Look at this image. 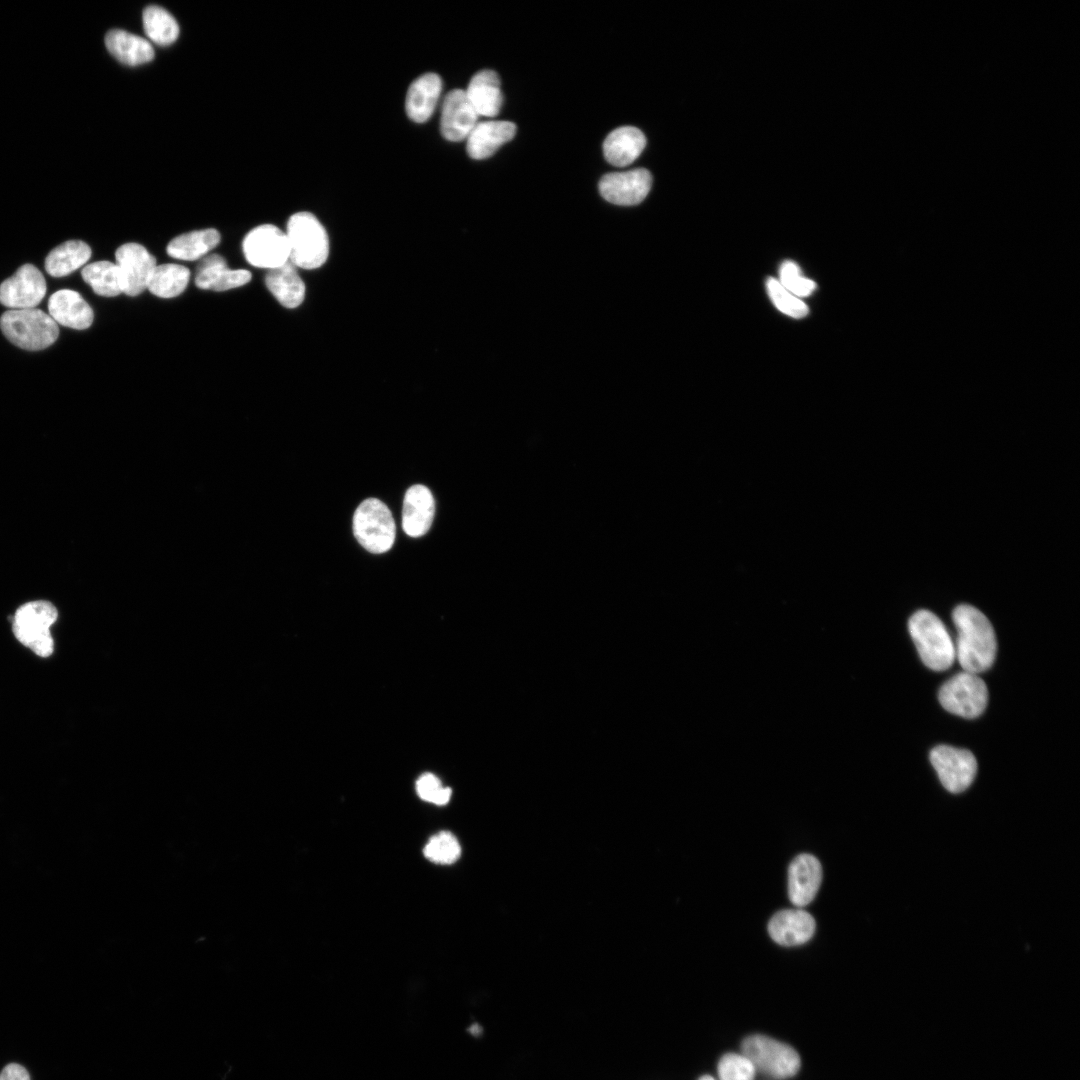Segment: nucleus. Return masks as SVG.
<instances>
[{
  "label": "nucleus",
  "instance_id": "f257e3e1",
  "mask_svg": "<svg viewBox=\"0 0 1080 1080\" xmlns=\"http://www.w3.org/2000/svg\"><path fill=\"white\" fill-rule=\"evenodd\" d=\"M957 629L955 655L966 672L989 669L996 656L997 642L988 618L977 608L961 604L952 614Z\"/></svg>",
  "mask_w": 1080,
  "mask_h": 1080
},
{
  "label": "nucleus",
  "instance_id": "f03ea898",
  "mask_svg": "<svg viewBox=\"0 0 1080 1080\" xmlns=\"http://www.w3.org/2000/svg\"><path fill=\"white\" fill-rule=\"evenodd\" d=\"M289 261L296 267L313 270L321 267L329 255V238L315 215L302 211L290 216L286 226Z\"/></svg>",
  "mask_w": 1080,
  "mask_h": 1080
},
{
  "label": "nucleus",
  "instance_id": "7ed1b4c3",
  "mask_svg": "<svg viewBox=\"0 0 1080 1080\" xmlns=\"http://www.w3.org/2000/svg\"><path fill=\"white\" fill-rule=\"evenodd\" d=\"M910 635L923 663L932 670L948 669L955 658V648L943 622L928 610L915 612L908 621Z\"/></svg>",
  "mask_w": 1080,
  "mask_h": 1080
},
{
  "label": "nucleus",
  "instance_id": "20e7f679",
  "mask_svg": "<svg viewBox=\"0 0 1080 1080\" xmlns=\"http://www.w3.org/2000/svg\"><path fill=\"white\" fill-rule=\"evenodd\" d=\"M6 338L25 350H42L58 338L59 328L52 317L37 308L10 309L0 318Z\"/></svg>",
  "mask_w": 1080,
  "mask_h": 1080
},
{
  "label": "nucleus",
  "instance_id": "39448f33",
  "mask_svg": "<svg viewBox=\"0 0 1080 1080\" xmlns=\"http://www.w3.org/2000/svg\"><path fill=\"white\" fill-rule=\"evenodd\" d=\"M57 617V609L52 603L44 600L27 602L15 612L12 630L20 643L40 657H48L54 650L50 627Z\"/></svg>",
  "mask_w": 1080,
  "mask_h": 1080
},
{
  "label": "nucleus",
  "instance_id": "423d86ee",
  "mask_svg": "<svg viewBox=\"0 0 1080 1080\" xmlns=\"http://www.w3.org/2000/svg\"><path fill=\"white\" fill-rule=\"evenodd\" d=\"M353 532L366 550L384 553L394 543L396 527L389 508L376 498H368L354 513Z\"/></svg>",
  "mask_w": 1080,
  "mask_h": 1080
},
{
  "label": "nucleus",
  "instance_id": "0eeeda50",
  "mask_svg": "<svg viewBox=\"0 0 1080 1080\" xmlns=\"http://www.w3.org/2000/svg\"><path fill=\"white\" fill-rule=\"evenodd\" d=\"M741 1050L756 1070L776 1079L793 1077L801 1066L800 1056L793 1047L765 1035L745 1038Z\"/></svg>",
  "mask_w": 1080,
  "mask_h": 1080
},
{
  "label": "nucleus",
  "instance_id": "6e6552de",
  "mask_svg": "<svg viewBox=\"0 0 1080 1080\" xmlns=\"http://www.w3.org/2000/svg\"><path fill=\"white\" fill-rule=\"evenodd\" d=\"M938 699L948 712L964 718H976L986 708L988 690L980 677L964 671L955 674L941 686Z\"/></svg>",
  "mask_w": 1080,
  "mask_h": 1080
},
{
  "label": "nucleus",
  "instance_id": "1a4fd4ad",
  "mask_svg": "<svg viewBox=\"0 0 1080 1080\" xmlns=\"http://www.w3.org/2000/svg\"><path fill=\"white\" fill-rule=\"evenodd\" d=\"M246 261L254 267L273 269L289 261L286 233L273 224H261L250 230L242 241Z\"/></svg>",
  "mask_w": 1080,
  "mask_h": 1080
},
{
  "label": "nucleus",
  "instance_id": "9d476101",
  "mask_svg": "<svg viewBox=\"0 0 1080 1080\" xmlns=\"http://www.w3.org/2000/svg\"><path fill=\"white\" fill-rule=\"evenodd\" d=\"M930 761L942 785L952 793L966 790L977 772L976 758L966 749L939 745L931 750Z\"/></svg>",
  "mask_w": 1080,
  "mask_h": 1080
},
{
  "label": "nucleus",
  "instance_id": "9b49d317",
  "mask_svg": "<svg viewBox=\"0 0 1080 1080\" xmlns=\"http://www.w3.org/2000/svg\"><path fill=\"white\" fill-rule=\"evenodd\" d=\"M45 294V278L32 264H24L0 285V303L10 309L35 308Z\"/></svg>",
  "mask_w": 1080,
  "mask_h": 1080
},
{
  "label": "nucleus",
  "instance_id": "f8f14e48",
  "mask_svg": "<svg viewBox=\"0 0 1080 1080\" xmlns=\"http://www.w3.org/2000/svg\"><path fill=\"white\" fill-rule=\"evenodd\" d=\"M115 259L122 277L124 294L138 296L147 289L157 263L144 246L134 242L123 244L116 250Z\"/></svg>",
  "mask_w": 1080,
  "mask_h": 1080
},
{
  "label": "nucleus",
  "instance_id": "ddd939ff",
  "mask_svg": "<svg viewBox=\"0 0 1080 1080\" xmlns=\"http://www.w3.org/2000/svg\"><path fill=\"white\" fill-rule=\"evenodd\" d=\"M651 185L650 172L644 168H636L604 175L599 182V191L610 203L631 206L645 199Z\"/></svg>",
  "mask_w": 1080,
  "mask_h": 1080
},
{
  "label": "nucleus",
  "instance_id": "4468645a",
  "mask_svg": "<svg viewBox=\"0 0 1080 1080\" xmlns=\"http://www.w3.org/2000/svg\"><path fill=\"white\" fill-rule=\"evenodd\" d=\"M474 110L463 89L451 90L444 98L440 129L443 137L451 142L466 140L478 123Z\"/></svg>",
  "mask_w": 1080,
  "mask_h": 1080
},
{
  "label": "nucleus",
  "instance_id": "2eb2a0df",
  "mask_svg": "<svg viewBox=\"0 0 1080 1080\" xmlns=\"http://www.w3.org/2000/svg\"><path fill=\"white\" fill-rule=\"evenodd\" d=\"M822 881V867L816 857L800 854L788 869V895L795 906H805L816 896Z\"/></svg>",
  "mask_w": 1080,
  "mask_h": 1080
},
{
  "label": "nucleus",
  "instance_id": "dca6fc26",
  "mask_svg": "<svg viewBox=\"0 0 1080 1080\" xmlns=\"http://www.w3.org/2000/svg\"><path fill=\"white\" fill-rule=\"evenodd\" d=\"M251 277L248 270L230 269L221 255L211 254L197 266L195 285L200 289L221 292L241 287L250 282Z\"/></svg>",
  "mask_w": 1080,
  "mask_h": 1080
},
{
  "label": "nucleus",
  "instance_id": "f3484780",
  "mask_svg": "<svg viewBox=\"0 0 1080 1080\" xmlns=\"http://www.w3.org/2000/svg\"><path fill=\"white\" fill-rule=\"evenodd\" d=\"M816 923L812 915L800 909L777 912L769 921L771 938L782 946H795L809 941L815 933Z\"/></svg>",
  "mask_w": 1080,
  "mask_h": 1080
},
{
  "label": "nucleus",
  "instance_id": "a211bd4d",
  "mask_svg": "<svg viewBox=\"0 0 1080 1080\" xmlns=\"http://www.w3.org/2000/svg\"><path fill=\"white\" fill-rule=\"evenodd\" d=\"M435 502L431 491L424 485H413L406 491L403 501L402 527L410 537L427 533L433 521Z\"/></svg>",
  "mask_w": 1080,
  "mask_h": 1080
},
{
  "label": "nucleus",
  "instance_id": "6ab92c4d",
  "mask_svg": "<svg viewBox=\"0 0 1080 1080\" xmlns=\"http://www.w3.org/2000/svg\"><path fill=\"white\" fill-rule=\"evenodd\" d=\"M515 134L516 125L510 121L478 122L466 138L467 153L475 160L486 159L504 143L513 139Z\"/></svg>",
  "mask_w": 1080,
  "mask_h": 1080
},
{
  "label": "nucleus",
  "instance_id": "aec40b11",
  "mask_svg": "<svg viewBox=\"0 0 1080 1080\" xmlns=\"http://www.w3.org/2000/svg\"><path fill=\"white\" fill-rule=\"evenodd\" d=\"M48 311L56 323L77 330L89 328L94 319L90 305L78 292L70 289L53 293L48 301Z\"/></svg>",
  "mask_w": 1080,
  "mask_h": 1080
},
{
  "label": "nucleus",
  "instance_id": "412c9836",
  "mask_svg": "<svg viewBox=\"0 0 1080 1080\" xmlns=\"http://www.w3.org/2000/svg\"><path fill=\"white\" fill-rule=\"evenodd\" d=\"M442 91V80L429 72L416 78L409 86L405 109L408 117L417 123L427 121L433 114Z\"/></svg>",
  "mask_w": 1080,
  "mask_h": 1080
},
{
  "label": "nucleus",
  "instance_id": "4be33fe9",
  "mask_svg": "<svg viewBox=\"0 0 1080 1080\" xmlns=\"http://www.w3.org/2000/svg\"><path fill=\"white\" fill-rule=\"evenodd\" d=\"M478 116H496L503 103L500 78L493 70L478 71L464 90Z\"/></svg>",
  "mask_w": 1080,
  "mask_h": 1080
},
{
  "label": "nucleus",
  "instance_id": "5701e85b",
  "mask_svg": "<svg viewBox=\"0 0 1080 1080\" xmlns=\"http://www.w3.org/2000/svg\"><path fill=\"white\" fill-rule=\"evenodd\" d=\"M646 145L645 135L632 126L613 130L603 143L605 159L613 166L624 167L634 162Z\"/></svg>",
  "mask_w": 1080,
  "mask_h": 1080
},
{
  "label": "nucleus",
  "instance_id": "b1692460",
  "mask_svg": "<svg viewBox=\"0 0 1080 1080\" xmlns=\"http://www.w3.org/2000/svg\"><path fill=\"white\" fill-rule=\"evenodd\" d=\"M265 284L275 299L285 308L294 309L304 301L305 284L297 267L290 261L267 270Z\"/></svg>",
  "mask_w": 1080,
  "mask_h": 1080
},
{
  "label": "nucleus",
  "instance_id": "393cba45",
  "mask_svg": "<svg viewBox=\"0 0 1080 1080\" xmlns=\"http://www.w3.org/2000/svg\"><path fill=\"white\" fill-rule=\"evenodd\" d=\"M105 45L119 62L130 66L150 62L155 55L150 41L121 29L109 30Z\"/></svg>",
  "mask_w": 1080,
  "mask_h": 1080
},
{
  "label": "nucleus",
  "instance_id": "a878e982",
  "mask_svg": "<svg viewBox=\"0 0 1080 1080\" xmlns=\"http://www.w3.org/2000/svg\"><path fill=\"white\" fill-rule=\"evenodd\" d=\"M220 239V233L216 229L195 230L173 238L168 243L166 252L175 259L194 261L214 249Z\"/></svg>",
  "mask_w": 1080,
  "mask_h": 1080
},
{
  "label": "nucleus",
  "instance_id": "bb28decb",
  "mask_svg": "<svg viewBox=\"0 0 1080 1080\" xmlns=\"http://www.w3.org/2000/svg\"><path fill=\"white\" fill-rule=\"evenodd\" d=\"M91 248L81 240H69L54 248L45 259V269L52 277L67 276L83 266Z\"/></svg>",
  "mask_w": 1080,
  "mask_h": 1080
},
{
  "label": "nucleus",
  "instance_id": "cd10ccee",
  "mask_svg": "<svg viewBox=\"0 0 1080 1080\" xmlns=\"http://www.w3.org/2000/svg\"><path fill=\"white\" fill-rule=\"evenodd\" d=\"M189 279L190 271L185 266L164 263L155 267L147 289L157 297L173 298L186 289Z\"/></svg>",
  "mask_w": 1080,
  "mask_h": 1080
},
{
  "label": "nucleus",
  "instance_id": "c85d7f7f",
  "mask_svg": "<svg viewBox=\"0 0 1080 1080\" xmlns=\"http://www.w3.org/2000/svg\"><path fill=\"white\" fill-rule=\"evenodd\" d=\"M83 280L93 291L105 297L123 293V281L116 263L98 261L86 265L81 272Z\"/></svg>",
  "mask_w": 1080,
  "mask_h": 1080
},
{
  "label": "nucleus",
  "instance_id": "c756f323",
  "mask_svg": "<svg viewBox=\"0 0 1080 1080\" xmlns=\"http://www.w3.org/2000/svg\"><path fill=\"white\" fill-rule=\"evenodd\" d=\"M142 20L144 31L153 43L166 46L178 38L179 25L172 14L163 7L147 6L143 11Z\"/></svg>",
  "mask_w": 1080,
  "mask_h": 1080
},
{
  "label": "nucleus",
  "instance_id": "7c9ffc66",
  "mask_svg": "<svg viewBox=\"0 0 1080 1080\" xmlns=\"http://www.w3.org/2000/svg\"><path fill=\"white\" fill-rule=\"evenodd\" d=\"M424 856L438 864H452L461 855V846L450 832L442 831L433 835L424 847Z\"/></svg>",
  "mask_w": 1080,
  "mask_h": 1080
},
{
  "label": "nucleus",
  "instance_id": "2f4dec72",
  "mask_svg": "<svg viewBox=\"0 0 1080 1080\" xmlns=\"http://www.w3.org/2000/svg\"><path fill=\"white\" fill-rule=\"evenodd\" d=\"M768 295L775 307L792 318H803L808 314L807 305L801 298L793 295L776 278H768L766 282Z\"/></svg>",
  "mask_w": 1080,
  "mask_h": 1080
},
{
  "label": "nucleus",
  "instance_id": "473e14b6",
  "mask_svg": "<svg viewBox=\"0 0 1080 1080\" xmlns=\"http://www.w3.org/2000/svg\"><path fill=\"white\" fill-rule=\"evenodd\" d=\"M717 1071L720 1080H754L757 1070L744 1054L727 1053L720 1059Z\"/></svg>",
  "mask_w": 1080,
  "mask_h": 1080
},
{
  "label": "nucleus",
  "instance_id": "72a5a7b5",
  "mask_svg": "<svg viewBox=\"0 0 1080 1080\" xmlns=\"http://www.w3.org/2000/svg\"><path fill=\"white\" fill-rule=\"evenodd\" d=\"M778 281L799 298L809 296L816 289V283L805 277L799 266L791 260L782 263Z\"/></svg>",
  "mask_w": 1080,
  "mask_h": 1080
},
{
  "label": "nucleus",
  "instance_id": "f704fd0d",
  "mask_svg": "<svg viewBox=\"0 0 1080 1080\" xmlns=\"http://www.w3.org/2000/svg\"><path fill=\"white\" fill-rule=\"evenodd\" d=\"M416 791L422 800L435 805H445L452 794L449 787H443L441 781L430 773L419 777L416 782Z\"/></svg>",
  "mask_w": 1080,
  "mask_h": 1080
},
{
  "label": "nucleus",
  "instance_id": "c9c22d12",
  "mask_svg": "<svg viewBox=\"0 0 1080 1080\" xmlns=\"http://www.w3.org/2000/svg\"><path fill=\"white\" fill-rule=\"evenodd\" d=\"M0 1080H31L26 1068L18 1063L6 1065L0 1072Z\"/></svg>",
  "mask_w": 1080,
  "mask_h": 1080
},
{
  "label": "nucleus",
  "instance_id": "e433bc0d",
  "mask_svg": "<svg viewBox=\"0 0 1080 1080\" xmlns=\"http://www.w3.org/2000/svg\"><path fill=\"white\" fill-rule=\"evenodd\" d=\"M698 1080H715V1079L713 1077L709 1076V1075H704V1076L700 1077Z\"/></svg>",
  "mask_w": 1080,
  "mask_h": 1080
}]
</instances>
